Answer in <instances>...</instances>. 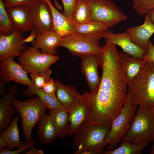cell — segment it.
Returning a JSON list of instances; mask_svg holds the SVG:
<instances>
[{"label":"cell","mask_w":154,"mask_h":154,"mask_svg":"<svg viewBox=\"0 0 154 154\" xmlns=\"http://www.w3.org/2000/svg\"><path fill=\"white\" fill-rule=\"evenodd\" d=\"M13 104L21 118V128L25 142H28L32 139L33 129L46 114L47 108L38 97L24 101L15 98Z\"/></svg>","instance_id":"obj_5"},{"label":"cell","mask_w":154,"mask_h":154,"mask_svg":"<svg viewBox=\"0 0 154 154\" xmlns=\"http://www.w3.org/2000/svg\"><path fill=\"white\" fill-rule=\"evenodd\" d=\"M138 106L127 96L121 110L113 121L106 138L107 150L115 149L128 131Z\"/></svg>","instance_id":"obj_6"},{"label":"cell","mask_w":154,"mask_h":154,"mask_svg":"<svg viewBox=\"0 0 154 154\" xmlns=\"http://www.w3.org/2000/svg\"><path fill=\"white\" fill-rule=\"evenodd\" d=\"M148 13L150 20L154 23V8L151 10Z\"/></svg>","instance_id":"obj_43"},{"label":"cell","mask_w":154,"mask_h":154,"mask_svg":"<svg viewBox=\"0 0 154 154\" xmlns=\"http://www.w3.org/2000/svg\"><path fill=\"white\" fill-rule=\"evenodd\" d=\"M7 144L5 138L1 135L0 136V150L7 147Z\"/></svg>","instance_id":"obj_41"},{"label":"cell","mask_w":154,"mask_h":154,"mask_svg":"<svg viewBox=\"0 0 154 154\" xmlns=\"http://www.w3.org/2000/svg\"><path fill=\"white\" fill-rule=\"evenodd\" d=\"M22 93L28 97L34 95L37 96L50 110L63 107L56 96L48 94L42 89L36 88L33 84L24 90Z\"/></svg>","instance_id":"obj_26"},{"label":"cell","mask_w":154,"mask_h":154,"mask_svg":"<svg viewBox=\"0 0 154 154\" xmlns=\"http://www.w3.org/2000/svg\"><path fill=\"white\" fill-rule=\"evenodd\" d=\"M56 85L55 81L51 78L44 85L42 89L46 93L54 96H56Z\"/></svg>","instance_id":"obj_35"},{"label":"cell","mask_w":154,"mask_h":154,"mask_svg":"<svg viewBox=\"0 0 154 154\" xmlns=\"http://www.w3.org/2000/svg\"><path fill=\"white\" fill-rule=\"evenodd\" d=\"M37 124L38 135L42 143H51L57 137L56 128L49 115L45 114Z\"/></svg>","instance_id":"obj_23"},{"label":"cell","mask_w":154,"mask_h":154,"mask_svg":"<svg viewBox=\"0 0 154 154\" xmlns=\"http://www.w3.org/2000/svg\"><path fill=\"white\" fill-rule=\"evenodd\" d=\"M77 0H61L63 5V12L62 13L72 19L74 8Z\"/></svg>","instance_id":"obj_34"},{"label":"cell","mask_w":154,"mask_h":154,"mask_svg":"<svg viewBox=\"0 0 154 154\" xmlns=\"http://www.w3.org/2000/svg\"><path fill=\"white\" fill-rule=\"evenodd\" d=\"M104 38H105L106 43L119 46L122 49L123 52L133 57L142 59L146 53L147 50L140 48L134 43L126 31L115 33L111 30H107L104 33Z\"/></svg>","instance_id":"obj_14"},{"label":"cell","mask_w":154,"mask_h":154,"mask_svg":"<svg viewBox=\"0 0 154 154\" xmlns=\"http://www.w3.org/2000/svg\"><path fill=\"white\" fill-rule=\"evenodd\" d=\"M138 106L129 129L122 141H128L135 144H148L154 141V108Z\"/></svg>","instance_id":"obj_4"},{"label":"cell","mask_w":154,"mask_h":154,"mask_svg":"<svg viewBox=\"0 0 154 154\" xmlns=\"http://www.w3.org/2000/svg\"><path fill=\"white\" fill-rule=\"evenodd\" d=\"M62 37L53 30L49 31L37 36L31 44L32 46L43 53L55 55L60 47Z\"/></svg>","instance_id":"obj_19"},{"label":"cell","mask_w":154,"mask_h":154,"mask_svg":"<svg viewBox=\"0 0 154 154\" xmlns=\"http://www.w3.org/2000/svg\"><path fill=\"white\" fill-rule=\"evenodd\" d=\"M147 51L146 54L142 60L145 61H150L154 62V45L150 40Z\"/></svg>","instance_id":"obj_37"},{"label":"cell","mask_w":154,"mask_h":154,"mask_svg":"<svg viewBox=\"0 0 154 154\" xmlns=\"http://www.w3.org/2000/svg\"><path fill=\"white\" fill-rule=\"evenodd\" d=\"M13 31L12 23L3 0H0V34L8 35Z\"/></svg>","instance_id":"obj_30"},{"label":"cell","mask_w":154,"mask_h":154,"mask_svg":"<svg viewBox=\"0 0 154 154\" xmlns=\"http://www.w3.org/2000/svg\"><path fill=\"white\" fill-rule=\"evenodd\" d=\"M88 0L91 9V20L103 23L108 28L127 18L120 7L111 0Z\"/></svg>","instance_id":"obj_8"},{"label":"cell","mask_w":154,"mask_h":154,"mask_svg":"<svg viewBox=\"0 0 154 154\" xmlns=\"http://www.w3.org/2000/svg\"><path fill=\"white\" fill-rule=\"evenodd\" d=\"M108 29L103 23L90 20L84 24H77L76 33L82 35H94L105 33Z\"/></svg>","instance_id":"obj_29"},{"label":"cell","mask_w":154,"mask_h":154,"mask_svg":"<svg viewBox=\"0 0 154 154\" xmlns=\"http://www.w3.org/2000/svg\"><path fill=\"white\" fill-rule=\"evenodd\" d=\"M89 93L87 92L81 95L68 111L70 125L68 136L74 134L83 124L90 120L91 109Z\"/></svg>","instance_id":"obj_11"},{"label":"cell","mask_w":154,"mask_h":154,"mask_svg":"<svg viewBox=\"0 0 154 154\" xmlns=\"http://www.w3.org/2000/svg\"><path fill=\"white\" fill-rule=\"evenodd\" d=\"M120 55L124 77L128 84L139 73L146 61L124 52L120 53Z\"/></svg>","instance_id":"obj_22"},{"label":"cell","mask_w":154,"mask_h":154,"mask_svg":"<svg viewBox=\"0 0 154 154\" xmlns=\"http://www.w3.org/2000/svg\"><path fill=\"white\" fill-rule=\"evenodd\" d=\"M44 151L41 149H37L35 148L34 146L27 151L24 154H43Z\"/></svg>","instance_id":"obj_39"},{"label":"cell","mask_w":154,"mask_h":154,"mask_svg":"<svg viewBox=\"0 0 154 154\" xmlns=\"http://www.w3.org/2000/svg\"><path fill=\"white\" fill-rule=\"evenodd\" d=\"M120 146L116 149L104 151L103 154H139L148 144H135L126 140L122 141Z\"/></svg>","instance_id":"obj_28"},{"label":"cell","mask_w":154,"mask_h":154,"mask_svg":"<svg viewBox=\"0 0 154 154\" xmlns=\"http://www.w3.org/2000/svg\"><path fill=\"white\" fill-rule=\"evenodd\" d=\"M49 115L56 128L57 137L63 138L68 136L70 125L68 111L61 107L50 110Z\"/></svg>","instance_id":"obj_24"},{"label":"cell","mask_w":154,"mask_h":154,"mask_svg":"<svg viewBox=\"0 0 154 154\" xmlns=\"http://www.w3.org/2000/svg\"><path fill=\"white\" fill-rule=\"evenodd\" d=\"M99 54H91L81 57V69L84 75L91 93L94 92L98 86L101 77L98 72L99 65Z\"/></svg>","instance_id":"obj_16"},{"label":"cell","mask_w":154,"mask_h":154,"mask_svg":"<svg viewBox=\"0 0 154 154\" xmlns=\"http://www.w3.org/2000/svg\"><path fill=\"white\" fill-rule=\"evenodd\" d=\"M48 4L52 13V30L64 37L76 33L77 24L73 20L60 13L54 7L51 0H45Z\"/></svg>","instance_id":"obj_20"},{"label":"cell","mask_w":154,"mask_h":154,"mask_svg":"<svg viewBox=\"0 0 154 154\" xmlns=\"http://www.w3.org/2000/svg\"><path fill=\"white\" fill-rule=\"evenodd\" d=\"M51 73L50 69L40 74L35 73L30 74L32 83L36 88L42 89L45 84L51 78Z\"/></svg>","instance_id":"obj_32"},{"label":"cell","mask_w":154,"mask_h":154,"mask_svg":"<svg viewBox=\"0 0 154 154\" xmlns=\"http://www.w3.org/2000/svg\"><path fill=\"white\" fill-rule=\"evenodd\" d=\"M35 141L33 139L28 142H25L17 149L14 151L4 148L0 150V154H18L34 146Z\"/></svg>","instance_id":"obj_33"},{"label":"cell","mask_w":154,"mask_h":154,"mask_svg":"<svg viewBox=\"0 0 154 154\" xmlns=\"http://www.w3.org/2000/svg\"><path fill=\"white\" fill-rule=\"evenodd\" d=\"M55 81L56 97L62 107L68 111L78 102L81 95L75 87L64 84L58 79Z\"/></svg>","instance_id":"obj_21"},{"label":"cell","mask_w":154,"mask_h":154,"mask_svg":"<svg viewBox=\"0 0 154 154\" xmlns=\"http://www.w3.org/2000/svg\"><path fill=\"white\" fill-rule=\"evenodd\" d=\"M38 0H3L5 7L19 5H31Z\"/></svg>","instance_id":"obj_36"},{"label":"cell","mask_w":154,"mask_h":154,"mask_svg":"<svg viewBox=\"0 0 154 154\" xmlns=\"http://www.w3.org/2000/svg\"><path fill=\"white\" fill-rule=\"evenodd\" d=\"M19 114L15 116L7 128L1 134L6 140L7 148L12 150L15 147L19 148L23 143L20 138L18 125Z\"/></svg>","instance_id":"obj_25"},{"label":"cell","mask_w":154,"mask_h":154,"mask_svg":"<svg viewBox=\"0 0 154 154\" xmlns=\"http://www.w3.org/2000/svg\"><path fill=\"white\" fill-rule=\"evenodd\" d=\"M78 154H98V153L93 150H86L80 152Z\"/></svg>","instance_id":"obj_42"},{"label":"cell","mask_w":154,"mask_h":154,"mask_svg":"<svg viewBox=\"0 0 154 154\" xmlns=\"http://www.w3.org/2000/svg\"><path fill=\"white\" fill-rule=\"evenodd\" d=\"M99 56L102 75L98 87L89 93L90 119L95 122L111 124L126 100L127 84L116 45L106 43Z\"/></svg>","instance_id":"obj_1"},{"label":"cell","mask_w":154,"mask_h":154,"mask_svg":"<svg viewBox=\"0 0 154 154\" xmlns=\"http://www.w3.org/2000/svg\"><path fill=\"white\" fill-rule=\"evenodd\" d=\"M145 16L143 24L127 28L125 30L134 43L147 50L149 39L154 33V23L150 20L148 13Z\"/></svg>","instance_id":"obj_17"},{"label":"cell","mask_w":154,"mask_h":154,"mask_svg":"<svg viewBox=\"0 0 154 154\" xmlns=\"http://www.w3.org/2000/svg\"><path fill=\"white\" fill-rule=\"evenodd\" d=\"M6 83L0 79V94L2 97L5 96L7 94L5 90Z\"/></svg>","instance_id":"obj_40"},{"label":"cell","mask_w":154,"mask_h":154,"mask_svg":"<svg viewBox=\"0 0 154 154\" xmlns=\"http://www.w3.org/2000/svg\"><path fill=\"white\" fill-rule=\"evenodd\" d=\"M11 21L13 31L23 34L32 31L30 6L19 5L5 7Z\"/></svg>","instance_id":"obj_15"},{"label":"cell","mask_w":154,"mask_h":154,"mask_svg":"<svg viewBox=\"0 0 154 154\" xmlns=\"http://www.w3.org/2000/svg\"><path fill=\"white\" fill-rule=\"evenodd\" d=\"M105 33L92 35L75 33L62 37L60 47L80 58L88 54H98L102 49L99 41L104 38Z\"/></svg>","instance_id":"obj_7"},{"label":"cell","mask_w":154,"mask_h":154,"mask_svg":"<svg viewBox=\"0 0 154 154\" xmlns=\"http://www.w3.org/2000/svg\"><path fill=\"white\" fill-rule=\"evenodd\" d=\"M133 8L139 16L145 15L154 8V0H132Z\"/></svg>","instance_id":"obj_31"},{"label":"cell","mask_w":154,"mask_h":154,"mask_svg":"<svg viewBox=\"0 0 154 154\" xmlns=\"http://www.w3.org/2000/svg\"><path fill=\"white\" fill-rule=\"evenodd\" d=\"M127 86V94L133 104L154 108V62L146 61Z\"/></svg>","instance_id":"obj_3"},{"label":"cell","mask_w":154,"mask_h":154,"mask_svg":"<svg viewBox=\"0 0 154 154\" xmlns=\"http://www.w3.org/2000/svg\"><path fill=\"white\" fill-rule=\"evenodd\" d=\"M19 89L16 85L9 86L8 91L0 100V132L1 134L12 121V116L17 112L13 101Z\"/></svg>","instance_id":"obj_18"},{"label":"cell","mask_w":154,"mask_h":154,"mask_svg":"<svg viewBox=\"0 0 154 154\" xmlns=\"http://www.w3.org/2000/svg\"><path fill=\"white\" fill-rule=\"evenodd\" d=\"M151 153L152 154H154V144L152 145V149L151 151Z\"/></svg>","instance_id":"obj_44"},{"label":"cell","mask_w":154,"mask_h":154,"mask_svg":"<svg viewBox=\"0 0 154 154\" xmlns=\"http://www.w3.org/2000/svg\"></svg>","instance_id":"obj_45"},{"label":"cell","mask_w":154,"mask_h":154,"mask_svg":"<svg viewBox=\"0 0 154 154\" xmlns=\"http://www.w3.org/2000/svg\"><path fill=\"white\" fill-rule=\"evenodd\" d=\"M36 33L34 31H32L29 35L26 38H25L23 41V43L29 42L31 43L36 38Z\"/></svg>","instance_id":"obj_38"},{"label":"cell","mask_w":154,"mask_h":154,"mask_svg":"<svg viewBox=\"0 0 154 154\" xmlns=\"http://www.w3.org/2000/svg\"><path fill=\"white\" fill-rule=\"evenodd\" d=\"M13 58L9 57L0 61V79L6 83L13 81L27 87L31 85V80L28 76V73Z\"/></svg>","instance_id":"obj_12"},{"label":"cell","mask_w":154,"mask_h":154,"mask_svg":"<svg viewBox=\"0 0 154 154\" xmlns=\"http://www.w3.org/2000/svg\"><path fill=\"white\" fill-rule=\"evenodd\" d=\"M30 6L32 31L37 36L52 30V13L47 3L45 0H38Z\"/></svg>","instance_id":"obj_10"},{"label":"cell","mask_w":154,"mask_h":154,"mask_svg":"<svg viewBox=\"0 0 154 154\" xmlns=\"http://www.w3.org/2000/svg\"><path fill=\"white\" fill-rule=\"evenodd\" d=\"M91 9L88 0H77L74 8L72 17L77 24L86 23L91 20Z\"/></svg>","instance_id":"obj_27"},{"label":"cell","mask_w":154,"mask_h":154,"mask_svg":"<svg viewBox=\"0 0 154 154\" xmlns=\"http://www.w3.org/2000/svg\"><path fill=\"white\" fill-rule=\"evenodd\" d=\"M111 125L90 120L85 122L74 133L72 145L77 150L74 153L78 154L82 151L91 150L98 154H103L104 148L107 146V137Z\"/></svg>","instance_id":"obj_2"},{"label":"cell","mask_w":154,"mask_h":154,"mask_svg":"<svg viewBox=\"0 0 154 154\" xmlns=\"http://www.w3.org/2000/svg\"><path fill=\"white\" fill-rule=\"evenodd\" d=\"M23 35L15 31L8 35L0 34V61L19 57L27 48L23 44Z\"/></svg>","instance_id":"obj_13"},{"label":"cell","mask_w":154,"mask_h":154,"mask_svg":"<svg viewBox=\"0 0 154 154\" xmlns=\"http://www.w3.org/2000/svg\"><path fill=\"white\" fill-rule=\"evenodd\" d=\"M18 58L19 63L28 73L40 74L50 70V66L58 61L59 57L43 53L33 46H29Z\"/></svg>","instance_id":"obj_9"}]
</instances>
